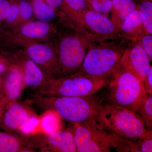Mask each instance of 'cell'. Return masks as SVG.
Returning <instances> with one entry per match:
<instances>
[{"label":"cell","instance_id":"cell-1","mask_svg":"<svg viewBox=\"0 0 152 152\" xmlns=\"http://www.w3.org/2000/svg\"><path fill=\"white\" fill-rule=\"evenodd\" d=\"M74 141L79 152H129L130 140L104 129L92 118L82 122L74 123Z\"/></svg>","mask_w":152,"mask_h":152},{"label":"cell","instance_id":"cell-2","mask_svg":"<svg viewBox=\"0 0 152 152\" xmlns=\"http://www.w3.org/2000/svg\"><path fill=\"white\" fill-rule=\"evenodd\" d=\"M108 86L105 94V100L108 103L137 113L139 105L146 93L142 82L137 76L118 64Z\"/></svg>","mask_w":152,"mask_h":152},{"label":"cell","instance_id":"cell-3","mask_svg":"<svg viewBox=\"0 0 152 152\" xmlns=\"http://www.w3.org/2000/svg\"><path fill=\"white\" fill-rule=\"evenodd\" d=\"M95 118L106 129L126 140H136L148 130L143 120L137 113L113 104H103Z\"/></svg>","mask_w":152,"mask_h":152},{"label":"cell","instance_id":"cell-4","mask_svg":"<svg viewBox=\"0 0 152 152\" xmlns=\"http://www.w3.org/2000/svg\"><path fill=\"white\" fill-rule=\"evenodd\" d=\"M124 49L121 43L96 42L87 53L80 70L95 78L109 79L118 64Z\"/></svg>","mask_w":152,"mask_h":152},{"label":"cell","instance_id":"cell-5","mask_svg":"<svg viewBox=\"0 0 152 152\" xmlns=\"http://www.w3.org/2000/svg\"><path fill=\"white\" fill-rule=\"evenodd\" d=\"M77 32L63 37L59 43L58 61L65 74L80 71L90 48L98 42L80 26Z\"/></svg>","mask_w":152,"mask_h":152},{"label":"cell","instance_id":"cell-6","mask_svg":"<svg viewBox=\"0 0 152 152\" xmlns=\"http://www.w3.org/2000/svg\"><path fill=\"white\" fill-rule=\"evenodd\" d=\"M105 91L97 95L80 97H54L52 108L64 119L82 122L95 118L105 100Z\"/></svg>","mask_w":152,"mask_h":152},{"label":"cell","instance_id":"cell-7","mask_svg":"<svg viewBox=\"0 0 152 152\" xmlns=\"http://www.w3.org/2000/svg\"><path fill=\"white\" fill-rule=\"evenodd\" d=\"M109 82V79L95 78L80 70L53 81L49 86V94L56 97L91 96L108 86Z\"/></svg>","mask_w":152,"mask_h":152},{"label":"cell","instance_id":"cell-8","mask_svg":"<svg viewBox=\"0 0 152 152\" xmlns=\"http://www.w3.org/2000/svg\"><path fill=\"white\" fill-rule=\"evenodd\" d=\"M79 26L98 42L121 39L118 31L111 20L105 15L90 8L79 14L76 19Z\"/></svg>","mask_w":152,"mask_h":152},{"label":"cell","instance_id":"cell-9","mask_svg":"<svg viewBox=\"0 0 152 152\" xmlns=\"http://www.w3.org/2000/svg\"><path fill=\"white\" fill-rule=\"evenodd\" d=\"M151 61L138 43L131 42L124 50L118 65L132 73L142 82L151 66Z\"/></svg>","mask_w":152,"mask_h":152},{"label":"cell","instance_id":"cell-10","mask_svg":"<svg viewBox=\"0 0 152 152\" xmlns=\"http://www.w3.org/2000/svg\"><path fill=\"white\" fill-rule=\"evenodd\" d=\"M146 34L140 11L139 6L135 10L126 18L121 28V38L131 42H137L139 38Z\"/></svg>","mask_w":152,"mask_h":152},{"label":"cell","instance_id":"cell-11","mask_svg":"<svg viewBox=\"0 0 152 152\" xmlns=\"http://www.w3.org/2000/svg\"><path fill=\"white\" fill-rule=\"evenodd\" d=\"M137 5L135 0H112L111 20L120 34L123 23L135 10Z\"/></svg>","mask_w":152,"mask_h":152},{"label":"cell","instance_id":"cell-12","mask_svg":"<svg viewBox=\"0 0 152 152\" xmlns=\"http://www.w3.org/2000/svg\"><path fill=\"white\" fill-rule=\"evenodd\" d=\"M49 144L57 151L77 152L73 134L69 131H58L49 134Z\"/></svg>","mask_w":152,"mask_h":152},{"label":"cell","instance_id":"cell-13","mask_svg":"<svg viewBox=\"0 0 152 152\" xmlns=\"http://www.w3.org/2000/svg\"><path fill=\"white\" fill-rule=\"evenodd\" d=\"M28 118L26 110L21 105L15 104L6 113L4 122L7 127L15 129L20 128L24 124Z\"/></svg>","mask_w":152,"mask_h":152},{"label":"cell","instance_id":"cell-14","mask_svg":"<svg viewBox=\"0 0 152 152\" xmlns=\"http://www.w3.org/2000/svg\"><path fill=\"white\" fill-rule=\"evenodd\" d=\"M28 53L31 61L38 64H43L56 58L54 51L50 46L43 44H36L28 47Z\"/></svg>","mask_w":152,"mask_h":152},{"label":"cell","instance_id":"cell-15","mask_svg":"<svg viewBox=\"0 0 152 152\" xmlns=\"http://www.w3.org/2000/svg\"><path fill=\"white\" fill-rule=\"evenodd\" d=\"M50 25L45 22H32L25 25L21 29L22 34L27 37L39 39L45 37L50 32Z\"/></svg>","mask_w":152,"mask_h":152},{"label":"cell","instance_id":"cell-16","mask_svg":"<svg viewBox=\"0 0 152 152\" xmlns=\"http://www.w3.org/2000/svg\"><path fill=\"white\" fill-rule=\"evenodd\" d=\"M23 86L21 74L17 70L11 72L7 80L6 88L7 94L11 100H15L20 95Z\"/></svg>","mask_w":152,"mask_h":152},{"label":"cell","instance_id":"cell-17","mask_svg":"<svg viewBox=\"0 0 152 152\" xmlns=\"http://www.w3.org/2000/svg\"><path fill=\"white\" fill-rule=\"evenodd\" d=\"M32 5L34 13L40 21L45 23L50 22L56 16L54 8L44 0H33Z\"/></svg>","mask_w":152,"mask_h":152},{"label":"cell","instance_id":"cell-18","mask_svg":"<svg viewBox=\"0 0 152 152\" xmlns=\"http://www.w3.org/2000/svg\"><path fill=\"white\" fill-rule=\"evenodd\" d=\"M43 78L42 73L36 64L31 60L26 63L25 66V83L29 87H35L42 83Z\"/></svg>","mask_w":152,"mask_h":152},{"label":"cell","instance_id":"cell-19","mask_svg":"<svg viewBox=\"0 0 152 152\" xmlns=\"http://www.w3.org/2000/svg\"><path fill=\"white\" fill-rule=\"evenodd\" d=\"M137 113L140 114L147 129L152 130V95L146 94L139 105Z\"/></svg>","mask_w":152,"mask_h":152},{"label":"cell","instance_id":"cell-20","mask_svg":"<svg viewBox=\"0 0 152 152\" xmlns=\"http://www.w3.org/2000/svg\"><path fill=\"white\" fill-rule=\"evenodd\" d=\"M152 152V130H148L139 138L131 140V152Z\"/></svg>","mask_w":152,"mask_h":152},{"label":"cell","instance_id":"cell-21","mask_svg":"<svg viewBox=\"0 0 152 152\" xmlns=\"http://www.w3.org/2000/svg\"><path fill=\"white\" fill-rule=\"evenodd\" d=\"M138 6L146 33L152 34V1L141 3Z\"/></svg>","mask_w":152,"mask_h":152},{"label":"cell","instance_id":"cell-22","mask_svg":"<svg viewBox=\"0 0 152 152\" xmlns=\"http://www.w3.org/2000/svg\"><path fill=\"white\" fill-rule=\"evenodd\" d=\"M58 115L53 113L46 114L41 121L42 129L47 134H50L58 131L60 126V121Z\"/></svg>","mask_w":152,"mask_h":152},{"label":"cell","instance_id":"cell-23","mask_svg":"<svg viewBox=\"0 0 152 152\" xmlns=\"http://www.w3.org/2000/svg\"><path fill=\"white\" fill-rule=\"evenodd\" d=\"M18 140L13 136L0 132V152H16L20 148Z\"/></svg>","mask_w":152,"mask_h":152},{"label":"cell","instance_id":"cell-24","mask_svg":"<svg viewBox=\"0 0 152 152\" xmlns=\"http://www.w3.org/2000/svg\"><path fill=\"white\" fill-rule=\"evenodd\" d=\"M75 19L79 14L89 8L85 0H63L62 6Z\"/></svg>","mask_w":152,"mask_h":152},{"label":"cell","instance_id":"cell-25","mask_svg":"<svg viewBox=\"0 0 152 152\" xmlns=\"http://www.w3.org/2000/svg\"><path fill=\"white\" fill-rule=\"evenodd\" d=\"M88 5L91 9L106 15L111 10L112 0H91Z\"/></svg>","mask_w":152,"mask_h":152},{"label":"cell","instance_id":"cell-26","mask_svg":"<svg viewBox=\"0 0 152 152\" xmlns=\"http://www.w3.org/2000/svg\"><path fill=\"white\" fill-rule=\"evenodd\" d=\"M149 57L152 60V35L150 34L146 33L140 37L137 41Z\"/></svg>","mask_w":152,"mask_h":152},{"label":"cell","instance_id":"cell-27","mask_svg":"<svg viewBox=\"0 0 152 152\" xmlns=\"http://www.w3.org/2000/svg\"><path fill=\"white\" fill-rule=\"evenodd\" d=\"M20 14L25 20H28L32 16L34 11L32 4L27 0H21L19 4Z\"/></svg>","mask_w":152,"mask_h":152},{"label":"cell","instance_id":"cell-28","mask_svg":"<svg viewBox=\"0 0 152 152\" xmlns=\"http://www.w3.org/2000/svg\"><path fill=\"white\" fill-rule=\"evenodd\" d=\"M39 123V121L35 117L28 118L24 124L22 126L20 129L25 134H30L35 131Z\"/></svg>","mask_w":152,"mask_h":152},{"label":"cell","instance_id":"cell-29","mask_svg":"<svg viewBox=\"0 0 152 152\" xmlns=\"http://www.w3.org/2000/svg\"><path fill=\"white\" fill-rule=\"evenodd\" d=\"M144 89L146 94L152 95V67H150L147 75L142 81Z\"/></svg>","mask_w":152,"mask_h":152},{"label":"cell","instance_id":"cell-30","mask_svg":"<svg viewBox=\"0 0 152 152\" xmlns=\"http://www.w3.org/2000/svg\"><path fill=\"white\" fill-rule=\"evenodd\" d=\"M10 7V4L7 0H3L0 1V21L8 17Z\"/></svg>","mask_w":152,"mask_h":152},{"label":"cell","instance_id":"cell-31","mask_svg":"<svg viewBox=\"0 0 152 152\" xmlns=\"http://www.w3.org/2000/svg\"><path fill=\"white\" fill-rule=\"evenodd\" d=\"M20 14L19 4L16 3H14L11 5L10 10L7 20L10 23H12L15 21Z\"/></svg>","mask_w":152,"mask_h":152},{"label":"cell","instance_id":"cell-32","mask_svg":"<svg viewBox=\"0 0 152 152\" xmlns=\"http://www.w3.org/2000/svg\"><path fill=\"white\" fill-rule=\"evenodd\" d=\"M48 4L54 8L62 6L63 0H44Z\"/></svg>","mask_w":152,"mask_h":152},{"label":"cell","instance_id":"cell-33","mask_svg":"<svg viewBox=\"0 0 152 152\" xmlns=\"http://www.w3.org/2000/svg\"><path fill=\"white\" fill-rule=\"evenodd\" d=\"M5 67L2 65L0 64V72H4L5 70Z\"/></svg>","mask_w":152,"mask_h":152},{"label":"cell","instance_id":"cell-34","mask_svg":"<svg viewBox=\"0 0 152 152\" xmlns=\"http://www.w3.org/2000/svg\"><path fill=\"white\" fill-rule=\"evenodd\" d=\"M138 1L139 4H141V3H142L143 2H145L148 1H152V0H137Z\"/></svg>","mask_w":152,"mask_h":152},{"label":"cell","instance_id":"cell-35","mask_svg":"<svg viewBox=\"0 0 152 152\" xmlns=\"http://www.w3.org/2000/svg\"><path fill=\"white\" fill-rule=\"evenodd\" d=\"M91 1V0H85V1H86V2L87 4H88V3L90 1Z\"/></svg>","mask_w":152,"mask_h":152},{"label":"cell","instance_id":"cell-36","mask_svg":"<svg viewBox=\"0 0 152 152\" xmlns=\"http://www.w3.org/2000/svg\"><path fill=\"white\" fill-rule=\"evenodd\" d=\"M3 1V0H0V1Z\"/></svg>","mask_w":152,"mask_h":152}]
</instances>
